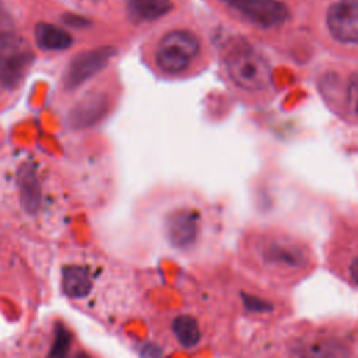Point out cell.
<instances>
[{
	"mask_svg": "<svg viewBox=\"0 0 358 358\" xmlns=\"http://www.w3.org/2000/svg\"><path fill=\"white\" fill-rule=\"evenodd\" d=\"M225 67L232 83L245 91H260L270 83V67L260 52L239 42L225 56Z\"/></svg>",
	"mask_w": 358,
	"mask_h": 358,
	"instance_id": "1",
	"label": "cell"
},
{
	"mask_svg": "<svg viewBox=\"0 0 358 358\" xmlns=\"http://www.w3.org/2000/svg\"><path fill=\"white\" fill-rule=\"evenodd\" d=\"M199 49L200 42L193 32L175 29L161 38L155 52V63L162 71L178 74L189 67Z\"/></svg>",
	"mask_w": 358,
	"mask_h": 358,
	"instance_id": "2",
	"label": "cell"
},
{
	"mask_svg": "<svg viewBox=\"0 0 358 358\" xmlns=\"http://www.w3.org/2000/svg\"><path fill=\"white\" fill-rule=\"evenodd\" d=\"M113 55L115 49L112 46H99L77 53L71 57L63 74V84L66 90H76L92 78L106 67Z\"/></svg>",
	"mask_w": 358,
	"mask_h": 358,
	"instance_id": "3",
	"label": "cell"
},
{
	"mask_svg": "<svg viewBox=\"0 0 358 358\" xmlns=\"http://www.w3.org/2000/svg\"><path fill=\"white\" fill-rule=\"evenodd\" d=\"M200 234V214L194 208L182 207L173 210L165 220V235L176 249L192 248Z\"/></svg>",
	"mask_w": 358,
	"mask_h": 358,
	"instance_id": "4",
	"label": "cell"
},
{
	"mask_svg": "<svg viewBox=\"0 0 358 358\" xmlns=\"http://www.w3.org/2000/svg\"><path fill=\"white\" fill-rule=\"evenodd\" d=\"M331 36L347 45L358 43V0H338L333 3L326 15Z\"/></svg>",
	"mask_w": 358,
	"mask_h": 358,
	"instance_id": "5",
	"label": "cell"
},
{
	"mask_svg": "<svg viewBox=\"0 0 358 358\" xmlns=\"http://www.w3.org/2000/svg\"><path fill=\"white\" fill-rule=\"evenodd\" d=\"M109 108V102L105 94L91 91L87 92L77 103L70 109L67 115V123L71 129L83 130L95 126L103 119Z\"/></svg>",
	"mask_w": 358,
	"mask_h": 358,
	"instance_id": "6",
	"label": "cell"
},
{
	"mask_svg": "<svg viewBox=\"0 0 358 358\" xmlns=\"http://www.w3.org/2000/svg\"><path fill=\"white\" fill-rule=\"evenodd\" d=\"M262 259L270 266L280 268H296L306 263L305 252L294 242L270 239L260 248Z\"/></svg>",
	"mask_w": 358,
	"mask_h": 358,
	"instance_id": "7",
	"label": "cell"
},
{
	"mask_svg": "<svg viewBox=\"0 0 358 358\" xmlns=\"http://www.w3.org/2000/svg\"><path fill=\"white\" fill-rule=\"evenodd\" d=\"M248 20L263 28H273L289 17L287 6L278 0H252L239 10Z\"/></svg>",
	"mask_w": 358,
	"mask_h": 358,
	"instance_id": "8",
	"label": "cell"
},
{
	"mask_svg": "<svg viewBox=\"0 0 358 358\" xmlns=\"http://www.w3.org/2000/svg\"><path fill=\"white\" fill-rule=\"evenodd\" d=\"M18 190H20V201L22 208L28 214H36L42 204V187L38 179L35 166L32 164L21 165L18 175Z\"/></svg>",
	"mask_w": 358,
	"mask_h": 358,
	"instance_id": "9",
	"label": "cell"
},
{
	"mask_svg": "<svg viewBox=\"0 0 358 358\" xmlns=\"http://www.w3.org/2000/svg\"><path fill=\"white\" fill-rule=\"evenodd\" d=\"M34 38L36 45L46 52H62L73 45V38L67 31L49 22L36 24Z\"/></svg>",
	"mask_w": 358,
	"mask_h": 358,
	"instance_id": "10",
	"label": "cell"
},
{
	"mask_svg": "<svg viewBox=\"0 0 358 358\" xmlns=\"http://www.w3.org/2000/svg\"><path fill=\"white\" fill-rule=\"evenodd\" d=\"M32 62L34 55L29 50L0 60V84L4 88L17 87L20 81L24 78Z\"/></svg>",
	"mask_w": 358,
	"mask_h": 358,
	"instance_id": "11",
	"label": "cell"
},
{
	"mask_svg": "<svg viewBox=\"0 0 358 358\" xmlns=\"http://www.w3.org/2000/svg\"><path fill=\"white\" fill-rule=\"evenodd\" d=\"M92 288L90 271L81 266H67L62 271V289L69 298H85Z\"/></svg>",
	"mask_w": 358,
	"mask_h": 358,
	"instance_id": "12",
	"label": "cell"
},
{
	"mask_svg": "<svg viewBox=\"0 0 358 358\" xmlns=\"http://www.w3.org/2000/svg\"><path fill=\"white\" fill-rule=\"evenodd\" d=\"M299 358H347L345 347L333 338H313L303 341L296 348Z\"/></svg>",
	"mask_w": 358,
	"mask_h": 358,
	"instance_id": "13",
	"label": "cell"
},
{
	"mask_svg": "<svg viewBox=\"0 0 358 358\" xmlns=\"http://www.w3.org/2000/svg\"><path fill=\"white\" fill-rule=\"evenodd\" d=\"M172 330L178 343L185 348L196 347L201 333L197 320L190 315H179L172 322Z\"/></svg>",
	"mask_w": 358,
	"mask_h": 358,
	"instance_id": "14",
	"label": "cell"
},
{
	"mask_svg": "<svg viewBox=\"0 0 358 358\" xmlns=\"http://www.w3.org/2000/svg\"><path fill=\"white\" fill-rule=\"evenodd\" d=\"M129 6L137 18L145 21L161 18L173 7L171 0H129Z\"/></svg>",
	"mask_w": 358,
	"mask_h": 358,
	"instance_id": "15",
	"label": "cell"
},
{
	"mask_svg": "<svg viewBox=\"0 0 358 358\" xmlns=\"http://www.w3.org/2000/svg\"><path fill=\"white\" fill-rule=\"evenodd\" d=\"M71 343L73 336L70 330L64 324L57 323L55 326V336L48 352V358H67Z\"/></svg>",
	"mask_w": 358,
	"mask_h": 358,
	"instance_id": "16",
	"label": "cell"
},
{
	"mask_svg": "<svg viewBox=\"0 0 358 358\" xmlns=\"http://www.w3.org/2000/svg\"><path fill=\"white\" fill-rule=\"evenodd\" d=\"M29 50L25 39L10 31L0 32V60Z\"/></svg>",
	"mask_w": 358,
	"mask_h": 358,
	"instance_id": "17",
	"label": "cell"
},
{
	"mask_svg": "<svg viewBox=\"0 0 358 358\" xmlns=\"http://www.w3.org/2000/svg\"><path fill=\"white\" fill-rule=\"evenodd\" d=\"M347 105L350 112L358 117V73L352 74L347 90Z\"/></svg>",
	"mask_w": 358,
	"mask_h": 358,
	"instance_id": "18",
	"label": "cell"
},
{
	"mask_svg": "<svg viewBox=\"0 0 358 358\" xmlns=\"http://www.w3.org/2000/svg\"><path fill=\"white\" fill-rule=\"evenodd\" d=\"M63 21L73 27V28H83V27H87L90 24V21L81 15H73V14H67L63 17Z\"/></svg>",
	"mask_w": 358,
	"mask_h": 358,
	"instance_id": "19",
	"label": "cell"
},
{
	"mask_svg": "<svg viewBox=\"0 0 358 358\" xmlns=\"http://www.w3.org/2000/svg\"><path fill=\"white\" fill-rule=\"evenodd\" d=\"M245 305L250 310H264L266 309L264 301L259 299V298H255V296H245Z\"/></svg>",
	"mask_w": 358,
	"mask_h": 358,
	"instance_id": "20",
	"label": "cell"
},
{
	"mask_svg": "<svg viewBox=\"0 0 358 358\" xmlns=\"http://www.w3.org/2000/svg\"><path fill=\"white\" fill-rule=\"evenodd\" d=\"M10 25H11L10 15L7 14V11L4 10V7L0 3V32H6Z\"/></svg>",
	"mask_w": 358,
	"mask_h": 358,
	"instance_id": "21",
	"label": "cell"
},
{
	"mask_svg": "<svg viewBox=\"0 0 358 358\" xmlns=\"http://www.w3.org/2000/svg\"><path fill=\"white\" fill-rule=\"evenodd\" d=\"M350 277L358 285V259H355L350 266Z\"/></svg>",
	"mask_w": 358,
	"mask_h": 358,
	"instance_id": "22",
	"label": "cell"
},
{
	"mask_svg": "<svg viewBox=\"0 0 358 358\" xmlns=\"http://www.w3.org/2000/svg\"><path fill=\"white\" fill-rule=\"evenodd\" d=\"M221 1H224L225 4H228V6H231V7L236 8V10H241L243 6H246L252 0H221Z\"/></svg>",
	"mask_w": 358,
	"mask_h": 358,
	"instance_id": "23",
	"label": "cell"
},
{
	"mask_svg": "<svg viewBox=\"0 0 358 358\" xmlns=\"http://www.w3.org/2000/svg\"><path fill=\"white\" fill-rule=\"evenodd\" d=\"M74 358H92V357L88 355V354H85V352H80V354H77Z\"/></svg>",
	"mask_w": 358,
	"mask_h": 358,
	"instance_id": "24",
	"label": "cell"
}]
</instances>
